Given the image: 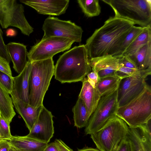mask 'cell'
<instances>
[{"mask_svg": "<svg viewBox=\"0 0 151 151\" xmlns=\"http://www.w3.org/2000/svg\"><path fill=\"white\" fill-rule=\"evenodd\" d=\"M134 24L123 18L110 17L86 40L89 60L107 55L117 58L122 43Z\"/></svg>", "mask_w": 151, "mask_h": 151, "instance_id": "1", "label": "cell"}, {"mask_svg": "<svg viewBox=\"0 0 151 151\" xmlns=\"http://www.w3.org/2000/svg\"><path fill=\"white\" fill-rule=\"evenodd\" d=\"M91 71L85 45L76 46L64 53L55 66V78L61 83L82 81Z\"/></svg>", "mask_w": 151, "mask_h": 151, "instance_id": "2", "label": "cell"}, {"mask_svg": "<svg viewBox=\"0 0 151 151\" xmlns=\"http://www.w3.org/2000/svg\"><path fill=\"white\" fill-rule=\"evenodd\" d=\"M31 62L29 104L36 108L43 105L45 94L54 75L55 65L52 58Z\"/></svg>", "mask_w": 151, "mask_h": 151, "instance_id": "3", "label": "cell"}, {"mask_svg": "<svg viewBox=\"0 0 151 151\" xmlns=\"http://www.w3.org/2000/svg\"><path fill=\"white\" fill-rule=\"evenodd\" d=\"M113 9L114 17L133 22L142 27L151 26L150 0H102Z\"/></svg>", "mask_w": 151, "mask_h": 151, "instance_id": "4", "label": "cell"}, {"mask_svg": "<svg viewBox=\"0 0 151 151\" xmlns=\"http://www.w3.org/2000/svg\"><path fill=\"white\" fill-rule=\"evenodd\" d=\"M116 116L129 127L142 125L151 119V89L147 85L138 96L118 108Z\"/></svg>", "mask_w": 151, "mask_h": 151, "instance_id": "5", "label": "cell"}, {"mask_svg": "<svg viewBox=\"0 0 151 151\" xmlns=\"http://www.w3.org/2000/svg\"><path fill=\"white\" fill-rule=\"evenodd\" d=\"M128 126L117 116L108 121L91 137L100 151H114L126 138Z\"/></svg>", "mask_w": 151, "mask_h": 151, "instance_id": "6", "label": "cell"}, {"mask_svg": "<svg viewBox=\"0 0 151 151\" xmlns=\"http://www.w3.org/2000/svg\"><path fill=\"white\" fill-rule=\"evenodd\" d=\"M118 109L117 89L102 96L85 127V134H91L98 131L116 116Z\"/></svg>", "mask_w": 151, "mask_h": 151, "instance_id": "7", "label": "cell"}, {"mask_svg": "<svg viewBox=\"0 0 151 151\" xmlns=\"http://www.w3.org/2000/svg\"><path fill=\"white\" fill-rule=\"evenodd\" d=\"M24 7L16 0H0V24L3 28L12 26L29 36L33 32L24 14Z\"/></svg>", "mask_w": 151, "mask_h": 151, "instance_id": "8", "label": "cell"}, {"mask_svg": "<svg viewBox=\"0 0 151 151\" xmlns=\"http://www.w3.org/2000/svg\"><path fill=\"white\" fill-rule=\"evenodd\" d=\"M75 42L68 38L52 36L42 39L32 46L28 52L30 62L52 58L57 54L69 49Z\"/></svg>", "mask_w": 151, "mask_h": 151, "instance_id": "9", "label": "cell"}, {"mask_svg": "<svg viewBox=\"0 0 151 151\" xmlns=\"http://www.w3.org/2000/svg\"><path fill=\"white\" fill-rule=\"evenodd\" d=\"M42 28L44 32L42 38L56 36L69 38L75 42L81 41L83 29L70 20L49 16L45 20Z\"/></svg>", "mask_w": 151, "mask_h": 151, "instance_id": "10", "label": "cell"}, {"mask_svg": "<svg viewBox=\"0 0 151 151\" xmlns=\"http://www.w3.org/2000/svg\"><path fill=\"white\" fill-rule=\"evenodd\" d=\"M53 117L51 112L43 105L37 119L27 136L48 143L54 132Z\"/></svg>", "mask_w": 151, "mask_h": 151, "instance_id": "11", "label": "cell"}, {"mask_svg": "<svg viewBox=\"0 0 151 151\" xmlns=\"http://www.w3.org/2000/svg\"><path fill=\"white\" fill-rule=\"evenodd\" d=\"M19 1L33 8L39 14L59 16L65 12L70 1L68 0H20Z\"/></svg>", "mask_w": 151, "mask_h": 151, "instance_id": "12", "label": "cell"}, {"mask_svg": "<svg viewBox=\"0 0 151 151\" xmlns=\"http://www.w3.org/2000/svg\"><path fill=\"white\" fill-rule=\"evenodd\" d=\"M14 106L24 121L27 127L30 131L37 119L42 106L34 108L19 97L16 91L13 89L9 94Z\"/></svg>", "mask_w": 151, "mask_h": 151, "instance_id": "13", "label": "cell"}, {"mask_svg": "<svg viewBox=\"0 0 151 151\" xmlns=\"http://www.w3.org/2000/svg\"><path fill=\"white\" fill-rule=\"evenodd\" d=\"M127 138L130 141L132 151H151V133L142 125L128 126Z\"/></svg>", "mask_w": 151, "mask_h": 151, "instance_id": "14", "label": "cell"}, {"mask_svg": "<svg viewBox=\"0 0 151 151\" xmlns=\"http://www.w3.org/2000/svg\"><path fill=\"white\" fill-rule=\"evenodd\" d=\"M7 50L11 60L13 64V68L19 74L25 67L27 61L28 52L26 46L22 43L10 42L6 45Z\"/></svg>", "mask_w": 151, "mask_h": 151, "instance_id": "15", "label": "cell"}, {"mask_svg": "<svg viewBox=\"0 0 151 151\" xmlns=\"http://www.w3.org/2000/svg\"><path fill=\"white\" fill-rule=\"evenodd\" d=\"M31 67V62L28 60L22 71L17 76L13 77V89L16 91L20 99L29 104V78Z\"/></svg>", "mask_w": 151, "mask_h": 151, "instance_id": "16", "label": "cell"}, {"mask_svg": "<svg viewBox=\"0 0 151 151\" xmlns=\"http://www.w3.org/2000/svg\"><path fill=\"white\" fill-rule=\"evenodd\" d=\"M82 82V86L78 97L83 101L91 116L95 110L101 96L96 88L89 83L87 78Z\"/></svg>", "mask_w": 151, "mask_h": 151, "instance_id": "17", "label": "cell"}, {"mask_svg": "<svg viewBox=\"0 0 151 151\" xmlns=\"http://www.w3.org/2000/svg\"><path fill=\"white\" fill-rule=\"evenodd\" d=\"M9 142L12 146L20 151H43L48 144L27 135L12 136Z\"/></svg>", "mask_w": 151, "mask_h": 151, "instance_id": "18", "label": "cell"}, {"mask_svg": "<svg viewBox=\"0 0 151 151\" xmlns=\"http://www.w3.org/2000/svg\"><path fill=\"white\" fill-rule=\"evenodd\" d=\"M127 57L138 69L151 70V41L141 47L133 55Z\"/></svg>", "mask_w": 151, "mask_h": 151, "instance_id": "19", "label": "cell"}, {"mask_svg": "<svg viewBox=\"0 0 151 151\" xmlns=\"http://www.w3.org/2000/svg\"><path fill=\"white\" fill-rule=\"evenodd\" d=\"M11 97L0 82V111L1 116L10 124L16 114Z\"/></svg>", "mask_w": 151, "mask_h": 151, "instance_id": "20", "label": "cell"}, {"mask_svg": "<svg viewBox=\"0 0 151 151\" xmlns=\"http://www.w3.org/2000/svg\"><path fill=\"white\" fill-rule=\"evenodd\" d=\"M91 70L97 72L102 70H117L120 67L118 58L107 55L89 60Z\"/></svg>", "mask_w": 151, "mask_h": 151, "instance_id": "21", "label": "cell"}, {"mask_svg": "<svg viewBox=\"0 0 151 151\" xmlns=\"http://www.w3.org/2000/svg\"><path fill=\"white\" fill-rule=\"evenodd\" d=\"M145 79V78H140L126 90L118 102V108L128 103L142 92L148 85Z\"/></svg>", "mask_w": 151, "mask_h": 151, "instance_id": "22", "label": "cell"}, {"mask_svg": "<svg viewBox=\"0 0 151 151\" xmlns=\"http://www.w3.org/2000/svg\"><path fill=\"white\" fill-rule=\"evenodd\" d=\"M74 126L81 128L85 127L90 117L83 100L78 97L76 102L73 107Z\"/></svg>", "mask_w": 151, "mask_h": 151, "instance_id": "23", "label": "cell"}, {"mask_svg": "<svg viewBox=\"0 0 151 151\" xmlns=\"http://www.w3.org/2000/svg\"><path fill=\"white\" fill-rule=\"evenodd\" d=\"M151 41V26L145 27L143 31L127 48L122 56L133 55L141 47Z\"/></svg>", "mask_w": 151, "mask_h": 151, "instance_id": "24", "label": "cell"}, {"mask_svg": "<svg viewBox=\"0 0 151 151\" xmlns=\"http://www.w3.org/2000/svg\"><path fill=\"white\" fill-rule=\"evenodd\" d=\"M121 80L115 75L100 79L96 88L101 97L117 89Z\"/></svg>", "mask_w": 151, "mask_h": 151, "instance_id": "25", "label": "cell"}, {"mask_svg": "<svg viewBox=\"0 0 151 151\" xmlns=\"http://www.w3.org/2000/svg\"><path fill=\"white\" fill-rule=\"evenodd\" d=\"M80 7L87 17H93L99 15L101 12V7L98 0H77Z\"/></svg>", "mask_w": 151, "mask_h": 151, "instance_id": "26", "label": "cell"}, {"mask_svg": "<svg viewBox=\"0 0 151 151\" xmlns=\"http://www.w3.org/2000/svg\"><path fill=\"white\" fill-rule=\"evenodd\" d=\"M151 70H141L137 69L132 68L120 66L116 71L115 75L121 79L130 76H136L146 78L151 75Z\"/></svg>", "mask_w": 151, "mask_h": 151, "instance_id": "27", "label": "cell"}, {"mask_svg": "<svg viewBox=\"0 0 151 151\" xmlns=\"http://www.w3.org/2000/svg\"><path fill=\"white\" fill-rule=\"evenodd\" d=\"M145 27L134 26L129 32L120 46L117 58L122 56L127 48L143 31Z\"/></svg>", "mask_w": 151, "mask_h": 151, "instance_id": "28", "label": "cell"}, {"mask_svg": "<svg viewBox=\"0 0 151 151\" xmlns=\"http://www.w3.org/2000/svg\"><path fill=\"white\" fill-rule=\"evenodd\" d=\"M140 78L142 77L130 76L121 79L117 89L118 102L121 99L126 90L130 86L136 82Z\"/></svg>", "mask_w": 151, "mask_h": 151, "instance_id": "29", "label": "cell"}, {"mask_svg": "<svg viewBox=\"0 0 151 151\" xmlns=\"http://www.w3.org/2000/svg\"><path fill=\"white\" fill-rule=\"evenodd\" d=\"M10 133V124L0 117V137L2 140L9 141L12 137Z\"/></svg>", "mask_w": 151, "mask_h": 151, "instance_id": "30", "label": "cell"}, {"mask_svg": "<svg viewBox=\"0 0 151 151\" xmlns=\"http://www.w3.org/2000/svg\"><path fill=\"white\" fill-rule=\"evenodd\" d=\"M0 82L10 94L13 90V77L12 78L0 71Z\"/></svg>", "mask_w": 151, "mask_h": 151, "instance_id": "31", "label": "cell"}, {"mask_svg": "<svg viewBox=\"0 0 151 151\" xmlns=\"http://www.w3.org/2000/svg\"><path fill=\"white\" fill-rule=\"evenodd\" d=\"M3 34V32L0 28V56L10 63L11 59L7 50L6 45L4 40Z\"/></svg>", "mask_w": 151, "mask_h": 151, "instance_id": "32", "label": "cell"}, {"mask_svg": "<svg viewBox=\"0 0 151 151\" xmlns=\"http://www.w3.org/2000/svg\"><path fill=\"white\" fill-rule=\"evenodd\" d=\"M0 71L13 78L9 63L4 58L0 56Z\"/></svg>", "mask_w": 151, "mask_h": 151, "instance_id": "33", "label": "cell"}, {"mask_svg": "<svg viewBox=\"0 0 151 151\" xmlns=\"http://www.w3.org/2000/svg\"><path fill=\"white\" fill-rule=\"evenodd\" d=\"M114 151H132L130 141L127 137L121 142Z\"/></svg>", "mask_w": 151, "mask_h": 151, "instance_id": "34", "label": "cell"}, {"mask_svg": "<svg viewBox=\"0 0 151 151\" xmlns=\"http://www.w3.org/2000/svg\"><path fill=\"white\" fill-rule=\"evenodd\" d=\"M87 76L88 82L93 88H96L97 84L100 80L97 73L92 71L89 73Z\"/></svg>", "mask_w": 151, "mask_h": 151, "instance_id": "35", "label": "cell"}, {"mask_svg": "<svg viewBox=\"0 0 151 151\" xmlns=\"http://www.w3.org/2000/svg\"><path fill=\"white\" fill-rule=\"evenodd\" d=\"M120 66L132 68L137 69L135 64L127 56H122L118 57Z\"/></svg>", "mask_w": 151, "mask_h": 151, "instance_id": "36", "label": "cell"}, {"mask_svg": "<svg viewBox=\"0 0 151 151\" xmlns=\"http://www.w3.org/2000/svg\"><path fill=\"white\" fill-rule=\"evenodd\" d=\"M54 142L59 151H73L60 139H56Z\"/></svg>", "mask_w": 151, "mask_h": 151, "instance_id": "37", "label": "cell"}, {"mask_svg": "<svg viewBox=\"0 0 151 151\" xmlns=\"http://www.w3.org/2000/svg\"><path fill=\"white\" fill-rule=\"evenodd\" d=\"M116 70H102L97 73L100 79L115 75Z\"/></svg>", "mask_w": 151, "mask_h": 151, "instance_id": "38", "label": "cell"}, {"mask_svg": "<svg viewBox=\"0 0 151 151\" xmlns=\"http://www.w3.org/2000/svg\"><path fill=\"white\" fill-rule=\"evenodd\" d=\"M11 146L9 141L2 140L0 141V151H9Z\"/></svg>", "mask_w": 151, "mask_h": 151, "instance_id": "39", "label": "cell"}, {"mask_svg": "<svg viewBox=\"0 0 151 151\" xmlns=\"http://www.w3.org/2000/svg\"><path fill=\"white\" fill-rule=\"evenodd\" d=\"M43 151H59L55 142L48 144Z\"/></svg>", "mask_w": 151, "mask_h": 151, "instance_id": "40", "label": "cell"}, {"mask_svg": "<svg viewBox=\"0 0 151 151\" xmlns=\"http://www.w3.org/2000/svg\"><path fill=\"white\" fill-rule=\"evenodd\" d=\"M6 34L7 36L14 37L17 35V33L15 29L12 28H9L6 30Z\"/></svg>", "mask_w": 151, "mask_h": 151, "instance_id": "41", "label": "cell"}, {"mask_svg": "<svg viewBox=\"0 0 151 151\" xmlns=\"http://www.w3.org/2000/svg\"><path fill=\"white\" fill-rule=\"evenodd\" d=\"M77 151H100L98 149L91 147H85L81 149H78Z\"/></svg>", "mask_w": 151, "mask_h": 151, "instance_id": "42", "label": "cell"}, {"mask_svg": "<svg viewBox=\"0 0 151 151\" xmlns=\"http://www.w3.org/2000/svg\"><path fill=\"white\" fill-rule=\"evenodd\" d=\"M9 151H20L11 145Z\"/></svg>", "mask_w": 151, "mask_h": 151, "instance_id": "43", "label": "cell"}, {"mask_svg": "<svg viewBox=\"0 0 151 151\" xmlns=\"http://www.w3.org/2000/svg\"><path fill=\"white\" fill-rule=\"evenodd\" d=\"M2 140V139H1V137H0V141H1Z\"/></svg>", "mask_w": 151, "mask_h": 151, "instance_id": "44", "label": "cell"}, {"mask_svg": "<svg viewBox=\"0 0 151 151\" xmlns=\"http://www.w3.org/2000/svg\"><path fill=\"white\" fill-rule=\"evenodd\" d=\"M1 116V113H0V117Z\"/></svg>", "mask_w": 151, "mask_h": 151, "instance_id": "45", "label": "cell"}]
</instances>
